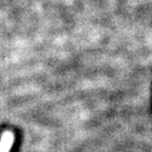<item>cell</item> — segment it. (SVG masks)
<instances>
[{"instance_id": "obj_1", "label": "cell", "mask_w": 152, "mask_h": 152, "mask_svg": "<svg viewBox=\"0 0 152 152\" xmlns=\"http://www.w3.org/2000/svg\"><path fill=\"white\" fill-rule=\"evenodd\" d=\"M14 142V134L10 131L3 133L0 140V152H10Z\"/></svg>"}]
</instances>
